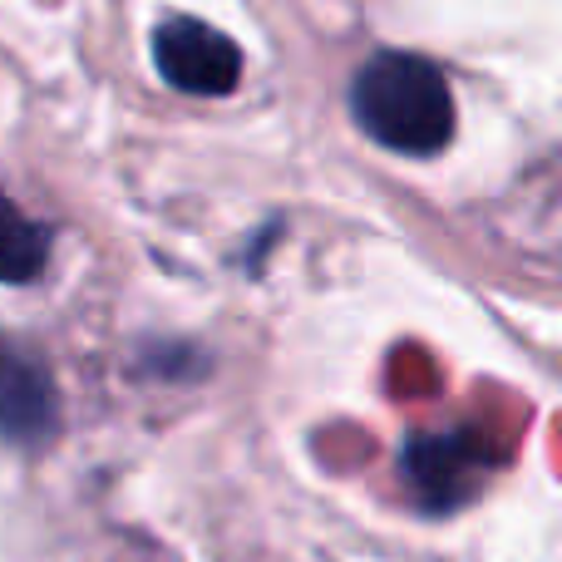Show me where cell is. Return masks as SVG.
Listing matches in <instances>:
<instances>
[{
  "instance_id": "cell-1",
  "label": "cell",
  "mask_w": 562,
  "mask_h": 562,
  "mask_svg": "<svg viewBox=\"0 0 562 562\" xmlns=\"http://www.w3.org/2000/svg\"><path fill=\"white\" fill-rule=\"evenodd\" d=\"M350 109L360 128L390 154L435 158L454 138V94L445 75L419 55L380 49L350 85Z\"/></svg>"
},
{
  "instance_id": "cell-2",
  "label": "cell",
  "mask_w": 562,
  "mask_h": 562,
  "mask_svg": "<svg viewBox=\"0 0 562 562\" xmlns=\"http://www.w3.org/2000/svg\"><path fill=\"white\" fill-rule=\"evenodd\" d=\"M154 65L183 94L217 99V94H233L237 79H243V49L223 30L178 15L154 30Z\"/></svg>"
},
{
  "instance_id": "cell-3",
  "label": "cell",
  "mask_w": 562,
  "mask_h": 562,
  "mask_svg": "<svg viewBox=\"0 0 562 562\" xmlns=\"http://www.w3.org/2000/svg\"><path fill=\"white\" fill-rule=\"evenodd\" d=\"M484 474H488V449L469 435H415L405 449L409 488L435 514H449L464 498H474Z\"/></svg>"
},
{
  "instance_id": "cell-4",
  "label": "cell",
  "mask_w": 562,
  "mask_h": 562,
  "mask_svg": "<svg viewBox=\"0 0 562 562\" xmlns=\"http://www.w3.org/2000/svg\"><path fill=\"white\" fill-rule=\"evenodd\" d=\"M55 425H59V395L49 370L25 346L0 336V439L35 445V439L55 435Z\"/></svg>"
},
{
  "instance_id": "cell-5",
  "label": "cell",
  "mask_w": 562,
  "mask_h": 562,
  "mask_svg": "<svg viewBox=\"0 0 562 562\" xmlns=\"http://www.w3.org/2000/svg\"><path fill=\"white\" fill-rule=\"evenodd\" d=\"M49 262V227L25 217L5 193H0V281L5 286H25L45 272Z\"/></svg>"
}]
</instances>
